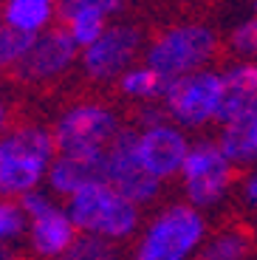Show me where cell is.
Segmentation results:
<instances>
[{"instance_id": "7", "label": "cell", "mask_w": 257, "mask_h": 260, "mask_svg": "<svg viewBox=\"0 0 257 260\" xmlns=\"http://www.w3.org/2000/svg\"><path fill=\"white\" fill-rule=\"evenodd\" d=\"M119 136V122L110 108L99 102H79L54 124V142L59 153H102Z\"/></svg>"}, {"instance_id": "8", "label": "cell", "mask_w": 257, "mask_h": 260, "mask_svg": "<svg viewBox=\"0 0 257 260\" xmlns=\"http://www.w3.org/2000/svg\"><path fill=\"white\" fill-rule=\"evenodd\" d=\"M20 204L28 212V246L37 257L43 260H57L65 249L77 241V223H74L68 207H57L51 195L31 189L20 195Z\"/></svg>"}, {"instance_id": "24", "label": "cell", "mask_w": 257, "mask_h": 260, "mask_svg": "<svg viewBox=\"0 0 257 260\" xmlns=\"http://www.w3.org/2000/svg\"><path fill=\"white\" fill-rule=\"evenodd\" d=\"M243 201L249 209H257V170H251L243 181Z\"/></svg>"}, {"instance_id": "19", "label": "cell", "mask_w": 257, "mask_h": 260, "mask_svg": "<svg viewBox=\"0 0 257 260\" xmlns=\"http://www.w3.org/2000/svg\"><path fill=\"white\" fill-rule=\"evenodd\" d=\"M251 238L243 229H220L201 246V260H249Z\"/></svg>"}, {"instance_id": "2", "label": "cell", "mask_w": 257, "mask_h": 260, "mask_svg": "<svg viewBox=\"0 0 257 260\" xmlns=\"http://www.w3.org/2000/svg\"><path fill=\"white\" fill-rule=\"evenodd\" d=\"M68 212L79 232L102 235L110 241H124L139 229V204L130 201L122 189L99 178L68 198Z\"/></svg>"}, {"instance_id": "3", "label": "cell", "mask_w": 257, "mask_h": 260, "mask_svg": "<svg viewBox=\"0 0 257 260\" xmlns=\"http://www.w3.org/2000/svg\"><path fill=\"white\" fill-rule=\"evenodd\" d=\"M206 241V221L195 204H173L158 212L136 243L133 260H192Z\"/></svg>"}, {"instance_id": "21", "label": "cell", "mask_w": 257, "mask_h": 260, "mask_svg": "<svg viewBox=\"0 0 257 260\" xmlns=\"http://www.w3.org/2000/svg\"><path fill=\"white\" fill-rule=\"evenodd\" d=\"M34 40H37L34 31H23L17 26L3 23V28H0V62L6 65V68H14L28 54Z\"/></svg>"}, {"instance_id": "17", "label": "cell", "mask_w": 257, "mask_h": 260, "mask_svg": "<svg viewBox=\"0 0 257 260\" xmlns=\"http://www.w3.org/2000/svg\"><path fill=\"white\" fill-rule=\"evenodd\" d=\"M116 82H119V91L124 96L142 99V102H155V99H164V91H167L170 79L155 71L150 62H144V65H130Z\"/></svg>"}, {"instance_id": "20", "label": "cell", "mask_w": 257, "mask_h": 260, "mask_svg": "<svg viewBox=\"0 0 257 260\" xmlns=\"http://www.w3.org/2000/svg\"><path fill=\"white\" fill-rule=\"evenodd\" d=\"M57 260H119V249H116V241H110V238L79 232L77 241Z\"/></svg>"}, {"instance_id": "4", "label": "cell", "mask_w": 257, "mask_h": 260, "mask_svg": "<svg viewBox=\"0 0 257 260\" xmlns=\"http://www.w3.org/2000/svg\"><path fill=\"white\" fill-rule=\"evenodd\" d=\"M218 51V40L212 28L201 23H181L161 31L144 51V62H150L167 79H178L206 68V62Z\"/></svg>"}, {"instance_id": "18", "label": "cell", "mask_w": 257, "mask_h": 260, "mask_svg": "<svg viewBox=\"0 0 257 260\" xmlns=\"http://www.w3.org/2000/svg\"><path fill=\"white\" fill-rule=\"evenodd\" d=\"M51 17L54 3H48V0H6V9H3V23L34 34L45 31Z\"/></svg>"}, {"instance_id": "15", "label": "cell", "mask_w": 257, "mask_h": 260, "mask_svg": "<svg viewBox=\"0 0 257 260\" xmlns=\"http://www.w3.org/2000/svg\"><path fill=\"white\" fill-rule=\"evenodd\" d=\"M59 17L62 26L68 28L79 48H88L93 40L102 37V31L110 26L108 17L110 14L105 9H99L93 0H62L59 6Z\"/></svg>"}, {"instance_id": "12", "label": "cell", "mask_w": 257, "mask_h": 260, "mask_svg": "<svg viewBox=\"0 0 257 260\" xmlns=\"http://www.w3.org/2000/svg\"><path fill=\"white\" fill-rule=\"evenodd\" d=\"M136 147L142 156L144 167L153 173L155 178L167 181L173 176H181V167L186 161V153L192 144L186 142L181 124L170 122H150L136 133Z\"/></svg>"}, {"instance_id": "22", "label": "cell", "mask_w": 257, "mask_h": 260, "mask_svg": "<svg viewBox=\"0 0 257 260\" xmlns=\"http://www.w3.org/2000/svg\"><path fill=\"white\" fill-rule=\"evenodd\" d=\"M28 235V212L23 209V204L17 201H3L0 204V238H3V243H14L20 241V238H26Z\"/></svg>"}, {"instance_id": "5", "label": "cell", "mask_w": 257, "mask_h": 260, "mask_svg": "<svg viewBox=\"0 0 257 260\" xmlns=\"http://www.w3.org/2000/svg\"><path fill=\"white\" fill-rule=\"evenodd\" d=\"M161 102L167 116L181 127H204L209 122H218L223 105V74L201 68L170 79Z\"/></svg>"}, {"instance_id": "1", "label": "cell", "mask_w": 257, "mask_h": 260, "mask_svg": "<svg viewBox=\"0 0 257 260\" xmlns=\"http://www.w3.org/2000/svg\"><path fill=\"white\" fill-rule=\"evenodd\" d=\"M54 156V130L26 124L6 133L0 142V192L6 198H20L31 189H40V184L48 178Z\"/></svg>"}, {"instance_id": "13", "label": "cell", "mask_w": 257, "mask_h": 260, "mask_svg": "<svg viewBox=\"0 0 257 260\" xmlns=\"http://www.w3.org/2000/svg\"><path fill=\"white\" fill-rule=\"evenodd\" d=\"M105 153H59L54 156L51 167H48V189L54 195L71 198L74 192H79L82 187H88L90 181L105 178Z\"/></svg>"}, {"instance_id": "10", "label": "cell", "mask_w": 257, "mask_h": 260, "mask_svg": "<svg viewBox=\"0 0 257 260\" xmlns=\"http://www.w3.org/2000/svg\"><path fill=\"white\" fill-rule=\"evenodd\" d=\"M139 51H142V31L127 23H110L102 37L82 48L79 59L90 79L110 82V79H119L136 62Z\"/></svg>"}, {"instance_id": "9", "label": "cell", "mask_w": 257, "mask_h": 260, "mask_svg": "<svg viewBox=\"0 0 257 260\" xmlns=\"http://www.w3.org/2000/svg\"><path fill=\"white\" fill-rule=\"evenodd\" d=\"M105 181H110L116 189H122L139 207L150 204L158 195L161 178H155L144 167L139 147H136L133 130H119V136L110 142L108 153H105Z\"/></svg>"}, {"instance_id": "11", "label": "cell", "mask_w": 257, "mask_h": 260, "mask_svg": "<svg viewBox=\"0 0 257 260\" xmlns=\"http://www.w3.org/2000/svg\"><path fill=\"white\" fill-rule=\"evenodd\" d=\"M79 54H82V48L77 46V40L68 34L65 26L45 28L37 34L26 57L14 65V71L23 82H51L71 71Z\"/></svg>"}, {"instance_id": "6", "label": "cell", "mask_w": 257, "mask_h": 260, "mask_svg": "<svg viewBox=\"0 0 257 260\" xmlns=\"http://www.w3.org/2000/svg\"><path fill=\"white\" fill-rule=\"evenodd\" d=\"M232 167H235V161L226 156L220 142L201 139L198 144H192L184 167H181L186 201L195 204L198 209H209L220 204L232 187Z\"/></svg>"}, {"instance_id": "25", "label": "cell", "mask_w": 257, "mask_h": 260, "mask_svg": "<svg viewBox=\"0 0 257 260\" xmlns=\"http://www.w3.org/2000/svg\"><path fill=\"white\" fill-rule=\"evenodd\" d=\"M251 12H254V14H257V0H254V3H251Z\"/></svg>"}, {"instance_id": "23", "label": "cell", "mask_w": 257, "mask_h": 260, "mask_svg": "<svg viewBox=\"0 0 257 260\" xmlns=\"http://www.w3.org/2000/svg\"><path fill=\"white\" fill-rule=\"evenodd\" d=\"M232 48L243 59H257V14H251L232 31Z\"/></svg>"}, {"instance_id": "16", "label": "cell", "mask_w": 257, "mask_h": 260, "mask_svg": "<svg viewBox=\"0 0 257 260\" xmlns=\"http://www.w3.org/2000/svg\"><path fill=\"white\" fill-rule=\"evenodd\" d=\"M220 147L235 164H257V111L240 113V116L223 122L220 127Z\"/></svg>"}, {"instance_id": "14", "label": "cell", "mask_w": 257, "mask_h": 260, "mask_svg": "<svg viewBox=\"0 0 257 260\" xmlns=\"http://www.w3.org/2000/svg\"><path fill=\"white\" fill-rule=\"evenodd\" d=\"M257 111V62L243 59L223 71V105H220L218 122L240 116V113Z\"/></svg>"}]
</instances>
